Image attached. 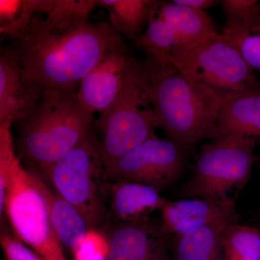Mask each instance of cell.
I'll return each mask as SVG.
<instances>
[{
  "instance_id": "cell-9",
  "label": "cell",
  "mask_w": 260,
  "mask_h": 260,
  "mask_svg": "<svg viewBox=\"0 0 260 260\" xmlns=\"http://www.w3.org/2000/svg\"><path fill=\"white\" fill-rule=\"evenodd\" d=\"M186 156L177 143L155 136L123 155L106 172L110 181L138 183L161 191L180 177Z\"/></svg>"
},
{
  "instance_id": "cell-22",
  "label": "cell",
  "mask_w": 260,
  "mask_h": 260,
  "mask_svg": "<svg viewBox=\"0 0 260 260\" xmlns=\"http://www.w3.org/2000/svg\"><path fill=\"white\" fill-rule=\"evenodd\" d=\"M158 3L155 2L146 30L134 40L135 45L140 49L150 48L174 56L177 53V37L172 27L158 15Z\"/></svg>"
},
{
  "instance_id": "cell-14",
  "label": "cell",
  "mask_w": 260,
  "mask_h": 260,
  "mask_svg": "<svg viewBox=\"0 0 260 260\" xmlns=\"http://www.w3.org/2000/svg\"><path fill=\"white\" fill-rule=\"evenodd\" d=\"M230 135L260 141V88L221 97L211 140Z\"/></svg>"
},
{
  "instance_id": "cell-25",
  "label": "cell",
  "mask_w": 260,
  "mask_h": 260,
  "mask_svg": "<svg viewBox=\"0 0 260 260\" xmlns=\"http://www.w3.org/2000/svg\"><path fill=\"white\" fill-rule=\"evenodd\" d=\"M221 37L235 48L253 70H260V32Z\"/></svg>"
},
{
  "instance_id": "cell-26",
  "label": "cell",
  "mask_w": 260,
  "mask_h": 260,
  "mask_svg": "<svg viewBox=\"0 0 260 260\" xmlns=\"http://www.w3.org/2000/svg\"><path fill=\"white\" fill-rule=\"evenodd\" d=\"M0 244L6 260H46L4 229L1 230Z\"/></svg>"
},
{
  "instance_id": "cell-8",
  "label": "cell",
  "mask_w": 260,
  "mask_h": 260,
  "mask_svg": "<svg viewBox=\"0 0 260 260\" xmlns=\"http://www.w3.org/2000/svg\"><path fill=\"white\" fill-rule=\"evenodd\" d=\"M5 215L15 237L46 260H67L32 174L17 157L8 183Z\"/></svg>"
},
{
  "instance_id": "cell-16",
  "label": "cell",
  "mask_w": 260,
  "mask_h": 260,
  "mask_svg": "<svg viewBox=\"0 0 260 260\" xmlns=\"http://www.w3.org/2000/svg\"><path fill=\"white\" fill-rule=\"evenodd\" d=\"M158 13L175 32L177 40L175 56L221 34L206 11L191 9L172 1H158Z\"/></svg>"
},
{
  "instance_id": "cell-13",
  "label": "cell",
  "mask_w": 260,
  "mask_h": 260,
  "mask_svg": "<svg viewBox=\"0 0 260 260\" xmlns=\"http://www.w3.org/2000/svg\"><path fill=\"white\" fill-rule=\"evenodd\" d=\"M46 89L29 78L7 49L0 52V127H11L37 105Z\"/></svg>"
},
{
  "instance_id": "cell-11",
  "label": "cell",
  "mask_w": 260,
  "mask_h": 260,
  "mask_svg": "<svg viewBox=\"0 0 260 260\" xmlns=\"http://www.w3.org/2000/svg\"><path fill=\"white\" fill-rule=\"evenodd\" d=\"M138 58L125 43L109 51L84 77L78 89V100L88 112L99 114L112 107L122 91Z\"/></svg>"
},
{
  "instance_id": "cell-20",
  "label": "cell",
  "mask_w": 260,
  "mask_h": 260,
  "mask_svg": "<svg viewBox=\"0 0 260 260\" xmlns=\"http://www.w3.org/2000/svg\"><path fill=\"white\" fill-rule=\"evenodd\" d=\"M223 260H260V230L239 223L225 225L220 233Z\"/></svg>"
},
{
  "instance_id": "cell-10",
  "label": "cell",
  "mask_w": 260,
  "mask_h": 260,
  "mask_svg": "<svg viewBox=\"0 0 260 260\" xmlns=\"http://www.w3.org/2000/svg\"><path fill=\"white\" fill-rule=\"evenodd\" d=\"M106 224L105 260H172L170 237L149 218Z\"/></svg>"
},
{
  "instance_id": "cell-6",
  "label": "cell",
  "mask_w": 260,
  "mask_h": 260,
  "mask_svg": "<svg viewBox=\"0 0 260 260\" xmlns=\"http://www.w3.org/2000/svg\"><path fill=\"white\" fill-rule=\"evenodd\" d=\"M139 64L137 59L117 100L99 114L94 124L106 170L133 149L156 136L153 109L140 85Z\"/></svg>"
},
{
  "instance_id": "cell-1",
  "label": "cell",
  "mask_w": 260,
  "mask_h": 260,
  "mask_svg": "<svg viewBox=\"0 0 260 260\" xmlns=\"http://www.w3.org/2000/svg\"><path fill=\"white\" fill-rule=\"evenodd\" d=\"M123 44L122 36L107 22H54L35 16L7 50L44 88L78 93L84 77Z\"/></svg>"
},
{
  "instance_id": "cell-3",
  "label": "cell",
  "mask_w": 260,
  "mask_h": 260,
  "mask_svg": "<svg viewBox=\"0 0 260 260\" xmlns=\"http://www.w3.org/2000/svg\"><path fill=\"white\" fill-rule=\"evenodd\" d=\"M95 121L77 93L46 89L36 107L16 122L17 156L45 179L54 164L90 134Z\"/></svg>"
},
{
  "instance_id": "cell-12",
  "label": "cell",
  "mask_w": 260,
  "mask_h": 260,
  "mask_svg": "<svg viewBox=\"0 0 260 260\" xmlns=\"http://www.w3.org/2000/svg\"><path fill=\"white\" fill-rule=\"evenodd\" d=\"M160 212L162 232L169 237L210 225L238 223L239 220L236 200L230 196L169 200Z\"/></svg>"
},
{
  "instance_id": "cell-24",
  "label": "cell",
  "mask_w": 260,
  "mask_h": 260,
  "mask_svg": "<svg viewBox=\"0 0 260 260\" xmlns=\"http://www.w3.org/2000/svg\"><path fill=\"white\" fill-rule=\"evenodd\" d=\"M98 6L97 0H52L46 18L54 22L89 19Z\"/></svg>"
},
{
  "instance_id": "cell-19",
  "label": "cell",
  "mask_w": 260,
  "mask_h": 260,
  "mask_svg": "<svg viewBox=\"0 0 260 260\" xmlns=\"http://www.w3.org/2000/svg\"><path fill=\"white\" fill-rule=\"evenodd\" d=\"M109 13L111 25L120 35L133 41L140 37L153 11V0H97Z\"/></svg>"
},
{
  "instance_id": "cell-17",
  "label": "cell",
  "mask_w": 260,
  "mask_h": 260,
  "mask_svg": "<svg viewBox=\"0 0 260 260\" xmlns=\"http://www.w3.org/2000/svg\"><path fill=\"white\" fill-rule=\"evenodd\" d=\"M30 172L34 182L45 202L51 226L56 237L63 246L74 252L91 229L74 205L51 189L42 176L32 171Z\"/></svg>"
},
{
  "instance_id": "cell-23",
  "label": "cell",
  "mask_w": 260,
  "mask_h": 260,
  "mask_svg": "<svg viewBox=\"0 0 260 260\" xmlns=\"http://www.w3.org/2000/svg\"><path fill=\"white\" fill-rule=\"evenodd\" d=\"M14 140L10 127H0V217L5 215L8 183L13 164L17 158Z\"/></svg>"
},
{
  "instance_id": "cell-21",
  "label": "cell",
  "mask_w": 260,
  "mask_h": 260,
  "mask_svg": "<svg viewBox=\"0 0 260 260\" xmlns=\"http://www.w3.org/2000/svg\"><path fill=\"white\" fill-rule=\"evenodd\" d=\"M225 24L224 35L260 32V2L257 0H221Z\"/></svg>"
},
{
  "instance_id": "cell-7",
  "label": "cell",
  "mask_w": 260,
  "mask_h": 260,
  "mask_svg": "<svg viewBox=\"0 0 260 260\" xmlns=\"http://www.w3.org/2000/svg\"><path fill=\"white\" fill-rule=\"evenodd\" d=\"M256 143L247 137L230 135L202 145L183 197L224 198L234 188L245 185L257 158Z\"/></svg>"
},
{
  "instance_id": "cell-18",
  "label": "cell",
  "mask_w": 260,
  "mask_h": 260,
  "mask_svg": "<svg viewBox=\"0 0 260 260\" xmlns=\"http://www.w3.org/2000/svg\"><path fill=\"white\" fill-rule=\"evenodd\" d=\"M225 225H210L174 236L169 244L172 260H223L220 236Z\"/></svg>"
},
{
  "instance_id": "cell-5",
  "label": "cell",
  "mask_w": 260,
  "mask_h": 260,
  "mask_svg": "<svg viewBox=\"0 0 260 260\" xmlns=\"http://www.w3.org/2000/svg\"><path fill=\"white\" fill-rule=\"evenodd\" d=\"M142 50L147 57L174 67L186 78L210 87L221 97L260 88L254 70L220 34L179 56L150 48Z\"/></svg>"
},
{
  "instance_id": "cell-15",
  "label": "cell",
  "mask_w": 260,
  "mask_h": 260,
  "mask_svg": "<svg viewBox=\"0 0 260 260\" xmlns=\"http://www.w3.org/2000/svg\"><path fill=\"white\" fill-rule=\"evenodd\" d=\"M169 201L160 194V191L152 186L109 181L108 220L127 222L148 218L155 210H161Z\"/></svg>"
},
{
  "instance_id": "cell-2",
  "label": "cell",
  "mask_w": 260,
  "mask_h": 260,
  "mask_svg": "<svg viewBox=\"0 0 260 260\" xmlns=\"http://www.w3.org/2000/svg\"><path fill=\"white\" fill-rule=\"evenodd\" d=\"M140 85L153 109L157 128L186 155L205 139H211L221 96L204 84L186 78L169 64L145 56L140 60Z\"/></svg>"
},
{
  "instance_id": "cell-27",
  "label": "cell",
  "mask_w": 260,
  "mask_h": 260,
  "mask_svg": "<svg viewBox=\"0 0 260 260\" xmlns=\"http://www.w3.org/2000/svg\"><path fill=\"white\" fill-rule=\"evenodd\" d=\"M172 2L181 6L202 11L220 4V1L217 0H173Z\"/></svg>"
},
{
  "instance_id": "cell-4",
  "label": "cell",
  "mask_w": 260,
  "mask_h": 260,
  "mask_svg": "<svg viewBox=\"0 0 260 260\" xmlns=\"http://www.w3.org/2000/svg\"><path fill=\"white\" fill-rule=\"evenodd\" d=\"M44 180L79 210L91 230L107 223L109 180L95 128L54 164Z\"/></svg>"
}]
</instances>
